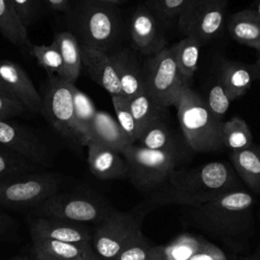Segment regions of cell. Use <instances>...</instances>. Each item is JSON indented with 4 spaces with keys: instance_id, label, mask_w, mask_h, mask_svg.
Wrapping results in <instances>:
<instances>
[{
    "instance_id": "8992f818",
    "label": "cell",
    "mask_w": 260,
    "mask_h": 260,
    "mask_svg": "<svg viewBox=\"0 0 260 260\" xmlns=\"http://www.w3.org/2000/svg\"><path fill=\"white\" fill-rule=\"evenodd\" d=\"M114 210L108 201L98 195L57 192L32 209L31 214L80 223L93 222L98 224Z\"/></svg>"
},
{
    "instance_id": "52a82bcc",
    "label": "cell",
    "mask_w": 260,
    "mask_h": 260,
    "mask_svg": "<svg viewBox=\"0 0 260 260\" xmlns=\"http://www.w3.org/2000/svg\"><path fill=\"white\" fill-rule=\"evenodd\" d=\"M74 83L59 76L50 75L42 98L41 114L66 140L79 145H87V140L79 130L73 106Z\"/></svg>"
},
{
    "instance_id": "f6af8a7d",
    "label": "cell",
    "mask_w": 260,
    "mask_h": 260,
    "mask_svg": "<svg viewBox=\"0 0 260 260\" xmlns=\"http://www.w3.org/2000/svg\"><path fill=\"white\" fill-rule=\"evenodd\" d=\"M237 260H260V244L258 245L257 249L253 253H251L248 256H244L242 258H239Z\"/></svg>"
},
{
    "instance_id": "b9f144b4",
    "label": "cell",
    "mask_w": 260,
    "mask_h": 260,
    "mask_svg": "<svg viewBox=\"0 0 260 260\" xmlns=\"http://www.w3.org/2000/svg\"><path fill=\"white\" fill-rule=\"evenodd\" d=\"M52 8L56 10H65L68 6L69 0H45Z\"/></svg>"
},
{
    "instance_id": "ffe728a7",
    "label": "cell",
    "mask_w": 260,
    "mask_h": 260,
    "mask_svg": "<svg viewBox=\"0 0 260 260\" xmlns=\"http://www.w3.org/2000/svg\"><path fill=\"white\" fill-rule=\"evenodd\" d=\"M226 28L233 40L241 45L260 49V16L254 8H248L229 16Z\"/></svg>"
},
{
    "instance_id": "d4e9b609",
    "label": "cell",
    "mask_w": 260,
    "mask_h": 260,
    "mask_svg": "<svg viewBox=\"0 0 260 260\" xmlns=\"http://www.w3.org/2000/svg\"><path fill=\"white\" fill-rule=\"evenodd\" d=\"M162 118L147 125L141 131L136 144L152 150L182 152L173 132Z\"/></svg>"
},
{
    "instance_id": "7c38bea8",
    "label": "cell",
    "mask_w": 260,
    "mask_h": 260,
    "mask_svg": "<svg viewBox=\"0 0 260 260\" xmlns=\"http://www.w3.org/2000/svg\"><path fill=\"white\" fill-rule=\"evenodd\" d=\"M28 226L31 239H50L72 244L92 243L93 231L85 223L54 218L30 215Z\"/></svg>"
},
{
    "instance_id": "ab89813d",
    "label": "cell",
    "mask_w": 260,
    "mask_h": 260,
    "mask_svg": "<svg viewBox=\"0 0 260 260\" xmlns=\"http://www.w3.org/2000/svg\"><path fill=\"white\" fill-rule=\"evenodd\" d=\"M24 109L20 102L0 94V120H8L10 117L21 114Z\"/></svg>"
},
{
    "instance_id": "30bf717a",
    "label": "cell",
    "mask_w": 260,
    "mask_h": 260,
    "mask_svg": "<svg viewBox=\"0 0 260 260\" xmlns=\"http://www.w3.org/2000/svg\"><path fill=\"white\" fill-rule=\"evenodd\" d=\"M143 219L136 211L114 210L95 224L92 236V249L99 260H114L125 244L140 231Z\"/></svg>"
},
{
    "instance_id": "5bb4252c",
    "label": "cell",
    "mask_w": 260,
    "mask_h": 260,
    "mask_svg": "<svg viewBox=\"0 0 260 260\" xmlns=\"http://www.w3.org/2000/svg\"><path fill=\"white\" fill-rule=\"evenodd\" d=\"M0 144L35 165L47 164L49 153L45 144L31 132L8 120H0Z\"/></svg>"
},
{
    "instance_id": "bcb514c9",
    "label": "cell",
    "mask_w": 260,
    "mask_h": 260,
    "mask_svg": "<svg viewBox=\"0 0 260 260\" xmlns=\"http://www.w3.org/2000/svg\"><path fill=\"white\" fill-rule=\"evenodd\" d=\"M74 260H99V258L95 256L94 253H91V254H88V255H85V256L76 258V259H74Z\"/></svg>"
},
{
    "instance_id": "ba28073f",
    "label": "cell",
    "mask_w": 260,
    "mask_h": 260,
    "mask_svg": "<svg viewBox=\"0 0 260 260\" xmlns=\"http://www.w3.org/2000/svg\"><path fill=\"white\" fill-rule=\"evenodd\" d=\"M142 72L144 89L166 110L175 106L182 89L187 86L179 71L172 47H166L147 57L142 64Z\"/></svg>"
},
{
    "instance_id": "5b68a950",
    "label": "cell",
    "mask_w": 260,
    "mask_h": 260,
    "mask_svg": "<svg viewBox=\"0 0 260 260\" xmlns=\"http://www.w3.org/2000/svg\"><path fill=\"white\" fill-rule=\"evenodd\" d=\"M80 46L111 53L121 32V20L114 4L99 0L82 3L77 16Z\"/></svg>"
},
{
    "instance_id": "4dcf8cb0",
    "label": "cell",
    "mask_w": 260,
    "mask_h": 260,
    "mask_svg": "<svg viewBox=\"0 0 260 260\" xmlns=\"http://www.w3.org/2000/svg\"><path fill=\"white\" fill-rule=\"evenodd\" d=\"M73 106L76 124L87 142H89L90 127L98 110L91 99L75 85L73 88Z\"/></svg>"
},
{
    "instance_id": "7402d4cb",
    "label": "cell",
    "mask_w": 260,
    "mask_h": 260,
    "mask_svg": "<svg viewBox=\"0 0 260 260\" xmlns=\"http://www.w3.org/2000/svg\"><path fill=\"white\" fill-rule=\"evenodd\" d=\"M89 136V141H94L119 152L132 144L118 121L107 112L99 110L91 124Z\"/></svg>"
},
{
    "instance_id": "d590c367",
    "label": "cell",
    "mask_w": 260,
    "mask_h": 260,
    "mask_svg": "<svg viewBox=\"0 0 260 260\" xmlns=\"http://www.w3.org/2000/svg\"><path fill=\"white\" fill-rule=\"evenodd\" d=\"M30 53L50 75L52 73H57V76L61 74L63 61L60 51L54 42L51 45H31Z\"/></svg>"
},
{
    "instance_id": "f1b7e54d",
    "label": "cell",
    "mask_w": 260,
    "mask_h": 260,
    "mask_svg": "<svg viewBox=\"0 0 260 260\" xmlns=\"http://www.w3.org/2000/svg\"><path fill=\"white\" fill-rule=\"evenodd\" d=\"M128 100L131 113L139 127L140 133L151 122L164 117L166 109L158 106L145 89H142L135 96Z\"/></svg>"
},
{
    "instance_id": "f35d334b",
    "label": "cell",
    "mask_w": 260,
    "mask_h": 260,
    "mask_svg": "<svg viewBox=\"0 0 260 260\" xmlns=\"http://www.w3.org/2000/svg\"><path fill=\"white\" fill-rule=\"evenodd\" d=\"M189 260H228V257L216 245L205 240L200 249Z\"/></svg>"
},
{
    "instance_id": "8fae6325",
    "label": "cell",
    "mask_w": 260,
    "mask_h": 260,
    "mask_svg": "<svg viewBox=\"0 0 260 260\" xmlns=\"http://www.w3.org/2000/svg\"><path fill=\"white\" fill-rule=\"evenodd\" d=\"M226 4L228 0H193L178 18L179 30L202 44L212 41L226 21Z\"/></svg>"
},
{
    "instance_id": "9a60e30c",
    "label": "cell",
    "mask_w": 260,
    "mask_h": 260,
    "mask_svg": "<svg viewBox=\"0 0 260 260\" xmlns=\"http://www.w3.org/2000/svg\"><path fill=\"white\" fill-rule=\"evenodd\" d=\"M82 65L91 79L113 95H122V87L111 54L81 46Z\"/></svg>"
},
{
    "instance_id": "74e56055",
    "label": "cell",
    "mask_w": 260,
    "mask_h": 260,
    "mask_svg": "<svg viewBox=\"0 0 260 260\" xmlns=\"http://www.w3.org/2000/svg\"><path fill=\"white\" fill-rule=\"evenodd\" d=\"M21 22L26 27L37 15L39 0H11Z\"/></svg>"
},
{
    "instance_id": "60d3db41",
    "label": "cell",
    "mask_w": 260,
    "mask_h": 260,
    "mask_svg": "<svg viewBox=\"0 0 260 260\" xmlns=\"http://www.w3.org/2000/svg\"><path fill=\"white\" fill-rule=\"evenodd\" d=\"M17 224L13 217L0 211V241H12L16 236Z\"/></svg>"
},
{
    "instance_id": "277c9868",
    "label": "cell",
    "mask_w": 260,
    "mask_h": 260,
    "mask_svg": "<svg viewBox=\"0 0 260 260\" xmlns=\"http://www.w3.org/2000/svg\"><path fill=\"white\" fill-rule=\"evenodd\" d=\"M121 153L130 181L136 188L150 193L169 181L183 156L182 152L152 150L136 143L128 145Z\"/></svg>"
},
{
    "instance_id": "ee69618b",
    "label": "cell",
    "mask_w": 260,
    "mask_h": 260,
    "mask_svg": "<svg viewBox=\"0 0 260 260\" xmlns=\"http://www.w3.org/2000/svg\"><path fill=\"white\" fill-rule=\"evenodd\" d=\"M0 94L6 96V98H9V99H12V100H16L14 98V95L12 94V92L10 91V89L7 87V85L4 83V81L1 79L0 77ZM17 101V100H16Z\"/></svg>"
},
{
    "instance_id": "484cf974",
    "label": "cell",
    "mask_w": 260,
    "mask_h": 260,
    "mask_svg": "<svg viewBox=\"0 0 260 260\" xmlns=\"http://www.w3.org/2000/svg\"><path fill=\"white\" fill-rule=\"evenodd\" d=\"M205 239L184 233L167 245L154 246L153 260H189L202 246Z\"/></svg>"
},
{
    "instance_id": "4316f807",
    "label": "cell",
    "mask_w": 260,
    "mask_h": 260,
    "mask_svg": "<svg viewBox=\"0 0 260 260\" xmlns=\"http://www.w3.org/2000/svg\"><path fill=\"white\" fill-rule=\"evenodd\" d=\"M202 45L196 39L185 37L172 46L179 71L187 86H190V81L198 70Z\"/></svg>"
},
{
    "instance_id": "83f0119b",
    "label": "cell",
    "mask_w": 260,
    "mask_h": 260,
    "mask_svg": "<svg viewBox=\"0 0 260 260\" xmlns=\"http://www.w3.org/2000/svg\"><path fill=\"white\" fill-rule=\"evenodd\" d=\"M0 32L10 43L22 49L31 46L26 27L17 15L11 0H0Z\"/></svg>"
},
{
    "instance_id": "8d00e7d4",
    "label": "cell",
    "mask_w": 260,
    "mask_h": 260,
    "mask_svg": "<svg viewBox=\"0 0 260 260\" xmlns=\"http://www.w3.org/2000/svg\"><path fill=\"white\" fill-rule=\"evenodd\" d=\"M206 104L209 109L219 118H223L225 113L228 112L231 103L233 102L226 92L225 88L223 87L221 81L219 80L217 74L216 76L212 77L208 89L207 95L205 98Z\"/></svg>"
},
{
    "instance_id": "44dd1931",
    "label": "cell",
    "mask_w": 260,
    "mask_h": 260,
    "mask_svg": "<svg viewBox=\"0 0 260 260\" xmlns=\"http://www.w3.org/2000/svg\"><path fill=\"white\" fill-rule=\"evenodd\" d=\"M231 165L239 179L255 194H260V145L231 151Z\"/></svg>"
},
{
    "instance_id": "f546056e",
    "label": "cell",
    "mask_w": 260,
    "mask_h": 260,
    "mask_svg": "<svg viewBox=\"0 0 260 260\" xmlns=\"http://www.w3.org/2000/svg\"><path fill=\"white\" fill-rule=\"evenodd\" d=\"M222 140L224 148L231 151L247 148L254 143L253 134L248 124L240 117H233L223 122Z\"/></svg>"
},
{
    "instance_id": "7dc6e473",
    "label": "cell",
    "mask_w": 260,
    "mask_h": 260,
    "mask_svg": "<svg viewBox=\"0 0 260 260\" xmlns=\"http://www.w3.org/2000/svg\"><path fill=\"white\" fill-rule=\"evenodd\" d=\"M253 8L257 11V13L260 16V0H254V7Z\"/></svg>"
},
{
    "instance_id": "9c48e42d",
    "label": "cell",
    "mask_w": 260,
    "mask_h": 260,
    "mask_svg": "<svg viewBox=\"0 0 260 260\" xmlns=\"http://www.w3.org/2000/svg\"><path fill=\"white\" fill-rule=\"evenodd\" d=\"M60 176L54 173H31L0 181V207L32 210L59 192Z\"/></svg>"
},
{
    "instance_id": "6da1fadb",
    "label": "cell",
    "mask_w": 260,
    "mask_h": 260,
    "mask_svg": "<svg viewBox=\"0 0 260 260\" xmlns=\"http://www.w3.org/2000/svg\"><path fill=\"white\" fill-rule=\"evenodd\" d=\"M242 189L232 165L210 161L191 169H177L169 181L137 206L135 211L145 216L149 211L171 204L194 207L225 193Z\"/></svg>"
},
{
    "instance_id": "836d02e7",
    "label": "cell",
    "mask_w": 260,
    "mask_h": 260,
    "mask_svg": "<svg viewBox=\"0 0 260 260\" xmlns=\"http://www.w3.org/2000/svg\"><path fill=\"white\" fill-rule=\"evenodd\" d=\"M116 120L118 121L120 127L124 131V133L129 138L132 144L136 143L138 137L140 135L139 127L131 113L129 100L125 95H113L111 96Z\"/></svg>"
},
{
    "instance_id": "e575fe53",
    "label": "cell",
    "mask_w": 260,
    "mask_h": 260,
    "mask_svg": "<svg viewBox=\"0 0 260 260\" xmlns=\"http://www.w3.org/2000/svg\"><path fill=\"white\" fill-rule=\"evenodd\" d=\"M154 246L138 231L120 250L114 260H153Z\"/></svg>"
},
{
    "instance_id": "4fadbf2b",
    "label": "cell",
    "mask_w": 260,
    "mask_h": 260,
    "mask_svg": "<svg viewBox=\"0 0 260 260\" xmlns=\"http://www.w3.org/2000/svg\"><path fill=\"white\" fill-rule=\"evenodd\" d=\"M130 35L134 47L147 57L166 48L164 26L154 14L145 6H139L130 22Z\"/></svg>"
},
{
    "instance_id": "cb8c5ba5",
    "label": "cell",
    "mask_w": 260,
    "mask_h": 260,
    "mask_svg": "<svg viewBox=\"0 0 260 260\" xmlns=\"http://www.w3.org/2000/svg\"><path fill=\"white\" fill-rule=\"evenodd\" d=\"M53 42L57 45L63 61V68L59 77L74 83L82 66L81 46L78 39L70 31H62L55 35Z\"/></svg>"
},
{
    "instance_id": "2e32d148",
    "label": "cell",
    "mask_w": 260,
    "mask_h": 260,
    "mask_svg": "<svg viewBox=\"0 0 260 260\" xmlns=\"http://www.w3.org/2000/svg\"><path fill=\"white\" fill-rule=\"evenodd\" d=\"M0 77L14 98L20 102L25 109L41 113L42 96L22 67L12 61L2 60L0 61Z\"/></svg>"
},
{
    "instance_id": "603a6c76",
    "label": "cell",
    "mask_w": 260,
    "mask_h": 260,
    "mask_svg": "<svg viewBox=\"0 0 260 260\" xmlns=\"http://www.w3.org/2000/svg\"><path fill=\"white\" fill-rule=\"evenodd\" d=\"M94 253L90 244H72L50 239L32 240L34 260H74Z\"/></svg>"
},
{
    "instance_id": "7bdbcfd3",
    "label": "cell",
    "mask_w": 260,
    "mask_h": 260,
    "mask_svg": "<svg viewBox=\"0 0 260 260\" xmlns=\"http://www.w3.org/2000/svg\"><path fill=\"white\" fill-rule=\"evenodd\" d=\"M252 69H253L255 80L260 81V49L257 50V59H256V62L252 64Z\"/></svg>"
},
{
    "instance_id": "d6986e66",
    "label": "cell",
    "mask_w": 260,
    "mask_h": 260,
    "mask_svg": "<svg viewBox=\"0 0 260 260\" xmlns=\"http://www.w3.org/2000/svg\"><path fill=\"white\" fill-rule=\"evenodd\" d=\"M217 76L232 101L244 95L255 81L252 65L230 59L220 61Z\"/></svg>"
},
{
    "instance_id": "e0dca14e",
    "label": "cell",
    "mask_w": 260,
    "mask_h": 260,
    "mask_svg": "<svg viewBox=\"0 0 260 260\" xmlns=\"http://www.w3.org/2000/svg\"><path fill=\"white\" fill-rule=\"evenodd\" d=\"M87 162L91 174L107 181L127 176L126 161L121 152L94 141L87 143Z\"/></svg>"
},
{
    "instance_id": "3957f363",
    "label": "cell",
    "mask_w": 260,
    "mask_h": 260,
    "mask_svg": "<svg viewBox=\"0 0 260 260\" xmlns=\"http://www.w3.org/2000/svg\"><path fill=\"white\" fill-rule=\"evenodd\" d=\"M187 146L195 152H214L224 148L223 121L207 106L206 101L190 86L182 89L174 106Z\"/></svg>"
},
{
    "instance_id": "681fc988",
    "label": "cell",
    "mask_w": 260,
    "mask_h": 260,
    "mask_svg": "<svg viewBox=\"0 0 260 260\" xmlns=\"http://www.w3.org/2000/svg\"><path fill=\"white\" fill-rule=\"evenodd\" d=\"M10 260H28V259L26 257H14V258H12Z\"/></svg>"
},
{
    "instance_id": "d6a6232c",
    "label": "cell",
    "mask_w": 260,
    "mask_h": 260,
    "mask_svg": "<svg viewBox=\"0 0 260 260\" xmlns=\"http://www.w3.org/2000/svg\"><path fill=\"white\" fill-rule=\"evenodd\" d=\"M193 0H148L146 6L164 27L178 21L181 13Z\"/></svg>"
},
{
    "instance_id": "ac0fdd59",
    "label": "cell",
    "mask_w": 260,
    "mask_h": 260,
    "mask_svg": "<svg viewBox=\"0 0 260 260\" xmlns=\"http://www.w3.org/2000/svg\"><path fill=\"white\" fill-rule=\"evenodd\" d=\"M111 57L115 65L123 95L131 99L144 89L142 64L130 49L112 51Z\"/></svg>"
},
{
    "instance_id": "c3c4849f",
    "label": "cell",
    "mask_w": 260,
    "mask_h": 260,
    "mask_svg": "<svg viewBox=\"0 0 260 260\" xmlns=\"http://www.w3.org/2000/svg\"><path fill=\"white\" fill-rule=\"evenodd\" d=\"M99 1H102V2H105V3H110V4H118L124 0H99Z\"/></svg>"
},
{
    "instance_id": "1f68e13d",
    "label": "cell",
    "mask_w": 260,
    "mask_h": 260,
    "mask_svg": "<svg viewBox=\"0 0 260 260\" xmlns=\"http://www.w3.org/2000/svg\"><path fill=\"white\" fill-rule=\"evenodd\" d=\"M36 165L23 156L0 147V181L34 173Z\"/></svg>"
},
{
    "instance_id": "7a4b0ae2",
    "label": "cell",
    "mask_w": 260,
    "mask_h": 260,
    "mask_svg": "<svg viewBox=\"0 0 260 260\" xmlns=\"http://www.w3.org/2000/svg\"><path fill=\"white\" fill-rule=\"evenodd\" d=\"M254 197L243 189L186 209L188 224L222 242L234 251L246 248L255 233Z\"/></svg>"
},
{
    "instance_id": "f907efd6",
    "label": "cell",
    "mask_w": 260,
    "mask_h": 260,
    "mask_svg": "<svg viewBox=\"0 0 260 260\" xmlns=\"http://www.w3.org/2000/svg\"><path fill=\"white\" fill-rule=\"evenodd\" d=\"M259 218H260V212H259Z\"/></svg>"
}]
</instances>
